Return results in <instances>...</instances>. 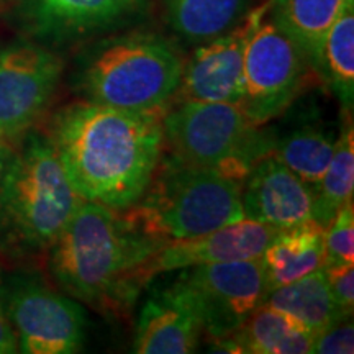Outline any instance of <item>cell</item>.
<instances>
[{
  "label": "cell",
  "instance_id": "obj_13",
  "mask_svg": "<svg viewBox=\"0 0 354 354\" xmlns=\"http://www.w3.org/2000/svg\"><path fill=\"white\" fill-rule=\"evenodd\" d=\"M250 19L230 32L201 43L187 61L171 104L179 102H227L238 104L241 91L243 55Z\"/></svg>",
  "mask_w": 354,
  "mask_h": 354
},
{
  "label": "cell",
  "instance_id": "obj_25",
  "mask_svg": "<svg viewBox=\"0 0 354 354\" xmlns=\"http://www.w3.org/2000/svg\"><path fill=\"white\" fill-rule=\"evenodd\" d=\"M354 351L353 318H343L331 323L313 338L312 353L318 354H351Z\"/></svg>",
  "mask_w": 354,
  "mask_h": 354
},
{
  "label": "cell",
  "instance_id": "obj_6",
  "mask_svg": "<svg viewBox=\"0 0 354 354\" xmlns=\"http://www.w3.org/2000/svg\"><path fill=\"white\" fill-rule=\"evenodd\" d=\"M259 128L236 104H171L162 117V153L243 183L254 162L272 151L274 138Z\"/></svg>",
  "mask_w": 354,
  "mask_h": 354
},
{
  "label": "cell",
  "instance_id": "obj_12",
  "mask_svg": "<svg viewBox=\"0 0 354 354\" xmlns=\"http://www.w3.org/2000/svg\"><path fill=\"white\" fill-rule=\"evenodd\" d=\"M146 0H12L17 19L33 37L66 43L122 25Z\"/></svg>",
  "mask_w": 354,
  "mask_h": 354
},
{
  "label": "cell",
  "instance_id": "obj_10",
  "mask_svg": "<svg viewBox=\"0 0 354 354\" xmlns=\"http://www.w3.org/2000/svg\"><path fill=\"white\" fill-rule=\"evenodd\" d=\"M179 277L196 299L212 344L233 333L268 295L261 258L194 266Z\"/></svg>",
  "mask_w": 354,
  "mask_h": 354
},
{
  "label": "cell",
  "instance_id": "obj_11",
  "mask_svg": "<svg viewBox=\"0 0 354 354\" xmlns=\"http://www.w3.org/2000/svg\"><path fill=\"white\" fill-rule=\"evenodd\" d=\"M277 232L271 225L241 218L214 232L166 243L133 272V292L138 295L143 287L162 272L201 264L261 258Z\"/></svg>",
  "mask_w": 354,
  "mask_h": 354
},
{
  "label": "cell",
  "instance_id": "obj_3",
  "mask_svg": "<svg viewBox=\"0 0 354 354\" xmlns=\"http://www.w3.org/2000/svg\"><path fill=\"white\" fill-rule=\"evenodd\" d=\"M81 202L48 136L28 131L8 148L0 176V254H46Z\"/></svg>",
  "mask_w": 354,
  "mask_h": 354
},
{
  "label": "cell",
  "instance_id": "obj_20",
  "mask_svg": "<svg viewBox=\"0 0 354 354\" xmlns=\"http://www.w3.org/2000/svg\"><path fill=\"white\" fill-rule=\"evenodd\" d=\"M264 304L286 313L313 336L348 318L336 307L323 269L268 292Z\"/></svg>",
  "mask_w": 354,
  "mask_h": 354
},
{
  "label": "cell",
  "instance_id": "obj_2",
  "mask_svg": "<svg viewBox=\"0 0 354 354\" xmlns=\"http://www.w3.org/2000/svg\"><path fill=\"white\" fill-rule=\"evenodd\" d=\"M162 245L140 232L122 210L82 201L46 251L48 272L74 300L118 310L136 299L133 272Z\"/></svg>",
  "mask_w": 354,
  "mask_h": 354
},
{
  "label": "cell",
  "instance_id": "obj_19",
  "mask_svg": "<svg viewBox=\"0 0 354 354\" xmlns=\"http://www.w3.org/2000/svg\"><path fill=\"white\" fill-rule=\"evenodd\" d=\"M165 19L187 43H205L238 26L250 13V0H161Z\"/></svg>",
  "mask_w": 354,
  "mask_h": 354
},
{
  "label": "cell",
  "instance_id": "obj_26",
  "mask_svg": "<svg viewBox=\"0 0 354 354\" xmlns=\"http://www.w3.org/2000/svg\"><path fill=\"white\" fill-rule=\"evenodd\" d=\"M333 300L344 317H353L354 308V264L323 268Z\"/></svg>",
  "mask_w": 354,
  "mask_h": 354
},
{
  "label": "cell",
  "instance_id": "obj_17",
  "mask_svg": "<svg viewBox=\"0 0 354 354\" xmlns=\"http://www.w3.org/2000/svg\"><path fill=\"white\" fill-rule=\"evenodd\" d=\"M313 338L286 313L263 304L214 346L218 351L236 354H307L312 353Z\"/></svg>",
  "mask_w": 354,
  "mask_h": 354
},
{
  "label": "cell",
  "instance_id": "obj_24",
  "mask_svg": "<svg viewBox=\"0 0 354 354\" xmlns=\"http://www.w3.org/2000/svg\"><path fill=\"white\" fill-rule=\"evenodd\" d=\"M354 264V205L344 203L325 228V266Z\"/></svg>",
  "mask_w": 354,
  "mask_h": 354
},
{
  "label": "cell",
  "instance_id": "obj_1",
  "mask_svg": "<svg viewBox=\"0 0 354 354\" xmlns=\"http://www.w3.org/2000/svg\"><path fill=\"white\" fill-rule=\"evenodd\" d=\"M165 112L77 100L57 109L43 133L82 201L125 210L145 192L161 158Z\"/></svg>",
  "mask_w": 354,
  "mask_h": 354
},
{
  "label": "cell",
  "instance_id": "obj_18",
  "mask_svg": "<svg viewBox=\"0 0 354 354\" xmlns=\"http://www.w3.org/2000/svg\"><path fill=\"white\" fill-rule=\"evenodd\" d=\"M348 2L349 0H269L268 15L297 44L313 69L323 39Z\"/></svg>",
  "mask_w": 354,
  "mask_h": 354
},
{
  "label": "cell",
  "instance_id": "obj_28",
  "mask_svg": "<svg viewBox=\"0 0 354 354\" xmlns=\"http://www.w3.org/2000/svg\"><path fill=\"white\" fill-rule=\"evenodd\" d=\"M7 151H8V146L0 145V176H2V169H3V162H6Z\"/></svg>",
  "mask_w": 354,
  "mask_h": 354
},
{
  "label": "cell",
  "instance_id": "obj_21",
  "mask_svg": "<svg viewBox=\"0 0 354 354\" xmlns=\"http://www.w3.org/2000/svg\"><path fill=\"white\" fill-rule=\"evenodd\" d=\"M313 71L344 110L351 112L354 102V0L344 6L326 33Z\"/></svg>",
  "mask_w": 354,
  "mask_h": 354
},
{
  "label": "cell",
  "instance_id": "obj_23",
  "mask_svg": "<svg viewBox=\"0 0 354 354\" xmlns=\"http://www.w3.org/2000/svg\"><path fill=\"white\" fill-rule=\"evenodd\" d=\"M354 194V133L351 120L343 123L335 153L315 189L313 220L323 228L335 218L344 203L353 202Z\"/></svg>",
  "mask_w": 354,
  "mask_h": 354
},
{
  "label": "cell",
  "instance_id": "obj_9",
  "mask_svg": "<svg viewBox=\"0 0 354 354\" xmlns=\"http://www.w3.org/2000/svg\"><path fill=\"white\" fill-rule=\"evenodd\" d=\"M63 68V59L41 44L0 48V145L12 148L41 120Z\"/></svg>",
  "mask_w": 354,
  "mask_h": 354
},
{
  "label": "cell",
  "instance_id": "obj_16",
  "mask_svg": "<svg viewBox=\"0 0 354 354\" xmlns=\"http://www.w3.org/2000/svg\"><path fill=\"white\" fill-rule=\"evenodd\" d=\"M266 287L290 284L325 266V228L315 220L282 228L261 254Z\"/></svg>",
  "mask_w": 354,
  "mask_h": 354
},
{
  "label": "cell",
  "instance_id": "obj_14",
  "mask_svg": "<svg viewBox=\"0 0 354 354\" xmlns=\"http://www.w3.org/2000/svg\"><path fill=\"white\" fill-rule=\"evenodd\" d=\"M245 218L282 230L313 220L315 192L272 153L254 162L241 183Z\"/></svg>",
  "mask_w": 354,
  "mask_h": 354
},
{
  "label": "cell",
  "instance_id": "obj_22",
  "mask_svg": "<svg viewBox=\"0 0 354 354\" xmlns=\"http://www.w3.org/2000/svg\"><path fill=\"white\" fill-rule=\"evenodd\" d=\"M336 140L338 133L333 130L320 125H304L274 140L271 153L315 192L333 158Z\"/></svg>",
  "mask_w": 354,
  "mask_h": 354
},
{
  "label": "cell",
  "instance_id": "obj_4",
  "mask_svg": "<svg viewBox=\"0 0 354 354\" xmlns=\"http://www.w3.org/2000/svg\"><path fill=\"white\" fill-rule=\"evenodd\" d=\"M123 215L162 243L185 240L245 218L241 183L161 153L145 192Z\"/></svg>",
  "mask_w": 354,
  "mask_h": 354
},
{
  "label": "cell",
  "instance_id": "obj_7",
  "mask_svg": "<svg viewBox=\"0 0 354 354\" xmlns=\"http://www.w3.org/2000/svg\"><path fill=\"white\" fill-rule=\"evenodd\" d=\"M269 2L248 13L238 107L263 127L290 107L307 86L312 66L300 48L268 15Z\"/></svg>",
  "mask_w": 354,
  "mask_h": 354
},
{
  "label": "cell",
  "instance_id": "obj_27",
  "mask_svg": "<svg viewBox=\"0 0 354 354\" xmlns=\"http://www.w3.org/2000/svg\"><path fill=\"white\" fill-rule=\"evenodd\" d=\"M0 284H2V276H0ZM19 351L15 333H13L10 323L6 315L2 304V295H0V354H10Z\"/></svg>",
  "mask_w": 354,
  "mask_h": 354
},
{
  "label": "cell",
  "instance_id": "obj_15",
  "mask_svg": "<svg viewBox=\"0 0 354 354\" xmlns=\"http://www.w3.org/2000/svg\"><path fill=\"white\" fill-rule=\"evenodd\" d=\"M203 322L192 292L183 279L159 289L141 307L133 351L138 354H189L201 344Z\"/></svg>",
  "mask_w": 354,
  "mask_h": 354
},
{
  "label": "cell",
  "instance_id": "obj_5",
  "mask_svg": "<svg viewBox=\"0 0 354 354\" xmlns=\"http://www.w3.org/2000/svg\"><path fill=\"white\" fill-rule=\"evenodd\" d=\"M184 59L169 39L130 32L102 39L84 57L77 88L84 100L131 112H161L171 105Z\"/></svg>",
  "mask_w": 354,
  "mask_h": 354
},
{
  "label": "cell",
  "instance_id": "obj_8",
  "mask_svg": "<svg viewBox=\"0 0 354 354\" xmlns=\"http://www.w3.org/2000/svg\"><path fill=\"white\" fill-rule=\"evenodd\" d=\"M3 310L25 354H73L86 339V313L69 295L35 276L17 274L0 284Z\"/></svg>",
  "mask_w": 354,
  "mask_h": 354
}]
</instances>
